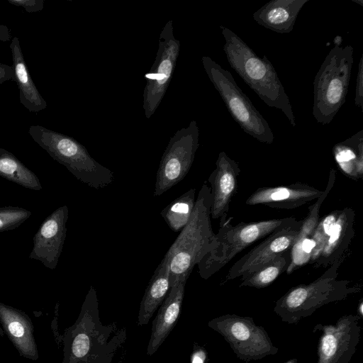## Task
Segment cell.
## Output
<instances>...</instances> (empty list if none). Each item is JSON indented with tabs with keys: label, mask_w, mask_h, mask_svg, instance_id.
I'll use <instances>...</instances> for the list:
<instances>
[{
	"label": "cell",
	"mask_w": 363,
	"mask_h": 363,
	"mask_svg": "<svg viewBox=\"0 0 363 363\" xmlns=\"http://www.w3.org/2000/svg\"><path fill=\"white\" fill-rule=\"evenodd\" d=\"M28 133L52 159L64 165L80 182L96 189L112 184V171L95 160L86 147L73 138L40 125H30Z\"/></svg>",
	"instance_id": "cell-7"
},
{
	"label": "cell",
	"mask_w": 363,
	"mask_h": 363,
	"mask_svg": "<svg viewBox=\"0 0 363 363\" xmlns=\"http://www.w3.org/2000/svg\"><path fill=\"white\" fill-rule=\"evenodd\" d=\"M291 264V249L286 250L273 260L248 275L242 277L240 287L263 289L272 284Z\"/></svg>",
	"instance_id": "cell-25"
},
{
	"label": "cell",
	"mask_w": 363,
	"mask_h": 363,
	"mask_svg": "<svg viewBox=\"0 0 363 363\" xmlns=\"http://www.w3.org/2000/svg\"><path fill=\"white\" fill-rule=\"evenodd\" d=\"M4 333L3 331V329L0 325V336H4Z\"/></svg>",
	"instance_id": "cell-38"
},
{
	"label": "cell",
	"mask_w": 363,
	"mask_h": 363,
	"mask_svg": "<svg viewBox=\"0 0 363 363\" xmlns=\"http://www.w3.org/2000/svg\"><path fill=\"white\" fill-rule=\"evenodd\" d=\"M334 159L339 168L352 179H362L363 175V130L333 148Z\"/></svg>",
	"instance_id": "cell-23"
},
{
	"label": "cell",
	"mask_w": 363,
	"mask_h": 363,
	"mask_svg": "<svg viewBox=\"0 0 363 363\" xmlns=\"http://www.w3.org/2000/svg\"><path fill=\"white\" fill-rule=\"evenodd\" d=\"M12 35L10 29L0 23V40L2 42H7L12 40Z\"/></svg>",
	"instance_id": "cell-34"
},
{
	"label": "cell",
	"mask_w": 363,
	"mask_h": 363,
	"mask_svg": "<svg viewBox=\"0 0 363 363\" xmlns=\"http://www.w3.org/2000/svg\"><path fill=\"white\" fill-rule=\"evenodd\" d=\"M309 0H271L252 14L260 26L278 33H289L294 29L297 16Z\"/></svg>",
	"instance_id": "cell-19"
},
{
	"label": "cell",
	"mask_w": 363,
	"mask_h": 363,
	"mask_svg": "<svg viewBox=\"0 0 363 363\" xmlns=\"http://www.w3.org/2000/svg\"><path fill=\"white\" fill-rule=\"evenodd\" d=\"M168 262L164 257L150 279L140 302L138 324L147 325L170 290Z\"/></svg>",
	"instance_id": "cell-22"
},
{
	"label": "cell",
	"mask_w": 363,
	"mask_h": 363,
	"mask_svg": "<svg viewBox=\"0 0 363 363\" xmlns=\"http://www.w3.org/2000/svg\"><path fill=\"white\" fill-rule=\"evenodd\" d=\"M223 49L233 69L269 107L281 110L291 126L296 125L289 97L278 74L266 56L260 57L230 28L220 26Z\"/></svg>",
	"instance_id": "cell-2"
},
{
	"label": "cell",
	"mask_w": 363,
	"mask_h": 363,
	"mask_svg": "<svg viewBox=\"0 0 363 363\" xmlns=\"http://www.w3.org/2000/svg\"><path fill=\"white\" fill-rule=\"evenodd\" d=\"M294 217L241 222L235 225L226 220L216 234V245L199 262V273L207 279L252 243L280 230L299 225Z\"/></svg>",
	"instance_id": "cell-6"
},
{
	"label": "cell",
	"mask_w": 363,
	"mask_h": 363,
	"mask_svg": "<svg viewBox=\"0 0 363 363\" xmlns=\"http://www.w3.org/2000/svg\"><path fill=\"white\" fill-rule=\"evenodd\" d=\"M357 311H358V313H359L357 315H359L362 318L363 316V302H362V300H361L359 303Z\"/></svg>",
	"instance_id": "cell-35"
},
{
	"label": "cell",
	"mask_w": 363,
	"mask_h": 363,
	"mask_svg": "<svg viewBox=\"0 0 363 363\" xmlns=\"http://www.w3.org/2000/svg\"><path fill=\"white\" fill-rule=\"evenodd\" d=\"M6 81H15L13 67L0 62V84Z\"/></svg>",
	"instance_id": "cell-33"
},
{
	"label": "cell",
	"mask_w": 363,
	"mask_h": 363,
	"mask_svg": "<svg viewBox=\"0 0 363 363\" xmlns=\"http://www.w3.org/2000/svg\"><path fill=\"white\" fill-rule=\"evenodd\" d=\"M301 223L277 231L236 261L228 270L222 284L245 277L259 269L286 250L291 249Z\"/></svg>",
	"instance_id": "cell-13"
},
{
	"label": "cell",
	"mask_w": 363,
	"mask_h": 363,
	"mask_svg": "<svg viewBox=\"0 0 363 363\" xmlns=\"http://www.w3.org/2000/svg\"><path fill=\"white\" fill-rule=\"evenodd\" d=\"M339 211L340 210L333 211L319 220L318 225L311 235V239L315 243V248L311 256L312 262H313L321 252L337 218Z\"/></svg>",
	"instance_id": "cell-28"
},
{
	"label": "cell",
	"mask_w": 363,
	"mask_h": 363,
	"mask_svg": "<svg viewBox=\"0 0 363 363\" xmlns=\"http://www.w3.org/2000/svg\"><path fill=\"white\" fill-rule=\"evenodd\" d=\"M0 176L26 189H43L37 175L25 166L13 153L0 147Z\"/></svg>",
	"instance_id": "cell-24"
},
{
	"label": "cell",
	"mask_w": 363,
	"mask_h": 363,
	"mask_svg": "<svg viewBox=\"0 0 363 363\" xmlns=\"http://www.w3.org/2000/svg\"><path fill=\"white\" fill-rule=\"evenodd\" d=\"M208 326L219 333L236 357L246 363L279 352L266 330L257 325L252 317L223 315L211 320Z\"/></svg>",
	"instance_id": "cell-9"
},
{
	"label": "cell",
	"mask_w": 363,
	"mask_h": 363,
	"mask_svg": "<svg viewBox=\"0 0 363 363\" xmlns=\"http://www.w3.org/2000/svg\"><path fill=\"white\" fill-rule=\"evenodd\" d=\"M240 168L238 163L224 151L218 154L216 168L208 177L211 184V218L220 219V224L227 219L230 203L238 187Z\"/></svg>",
	"instance_id": "cell-15"
},
{
	"label": "cell",
	"mask_w": 363,
	"mask_h": 363,
	"mask_svg": "<svg viewBox=\"0 0 363 363\" xmlns=\"http://www.w3.org/2000/svg\"><path fill=\"white\" fill-rule=\"evenodd\" d=\"M335 176L336 171L334 169H331L327 186L323 191L321 196L317 199V201L308 208L307 216L303 220H301V225L298 236L291 248L298 246L302 240L311 238V235L320 220L319 212L320 206L334 186Z\"/></svg>",
	"instance_id": "cell-27"
},
{
	"label": "cell",
	"mask_w": 363,
	"mask_h": 363,
	"mask_svg": "<svg viewBox=\"0 0 363 363\" xmlns=\"http://www.w3.org/2000/svg\"><path fill=\"white\" fill-rule=\"evenodd\" d=\"M0 325L21 357L33 361L39 358L34 326L24 311L0 302Z\"/></svg>",
	"instance_id": "cell-17"
},
{
	"label": "cell",
	"mask_w": 363,
	"mask_h": 363,
	"mask_svg": "<svg viewBox=\"0 0 363 363\" xmlns=\"http://www.w3.org/2000/svg\"><path fill=\"white\" fill-rule=\"evenodd\" d=\"M201 61L233 119L247 134L261 143L272 144L274 136L269 123L237 84L231 73L208 56H203Z\"/></svg>",
	"instance_id": "cell-8"
},
{
	"label": "cell",
	"mask_w": 363,
	"mask_h": 363,
	"mask_svg": "<svg viewBox=\"0 0 363 363\" xmlns=\"http://www.w3.org/2000/svg\"><path fill=\"white\" fill-rule=\"evenodd\" d=\"M186 281H180L171 287L152 321L147 354L152 355L169 335L180 316Z\"/></svg>",
	"instance_id": "cell-18"
},
{
	"label": "cell",
	"mask_w": 363,
	"mask_h": 363,
	"mask_svg": "<svg viewBox=\"0 0 363 363\" xmlns=\"http://www.w3.org/2000/svg\"><path fill=\"white\" fill-rule=\"evenodd\" d=\"M323 191L303 183L257 189L245 201L247 205H264L272 208L294 209L319 198Z\"/></svg>",
	"instance_id": "cell-16"
},
{
	"label": "cell",
	"mask_w": 363,
	"mask_h": 363,
	"mask_svg": "<svg viewBox=\"0 0 363 363\" xmlns=\"http://www.w3.org/2000/svg\"><path fill=\"white\" fill-rule=\"evenodd\" d=\"M31 216V211L19 206L0 207V233L13 230Z\"/></svg>",
	"instance_id": "cell-29"
},
{
	"label": "cell",
	"mask_w": 363,
	"mask_h": 363,
	"mask_svg": "<svg viewBox=\"0 0 363 363\" xmlns=\"http://www.w3.org/2000/svg\"><path fill=\"white\" fill-rule=\"evenodd\" d=\"M68 207L62 206L50 214L33 236L29 258L55 269L62 252L67 233Z\"/></svg>",
	"instance_id": "cell-14"
},
{
	"label": "cell",
	"mask_w": 363,
	"mask_h": 363,
	"mask_svg": "<svg viewBox=\"0 0 363 363\" xmlns=\"http://www.w3.org/2000/svg\"><path fill=\"white\" fill-rule=\"evenodd\" d=\"M211 188L203 184L188 223L164 257L169 264L170 287L180 281H186L194 266L216 245L211 221Z\"/></svg>",
	"instance_id": "cell-3"
},
{
	"label": "cell",
	"mask_w": 363,
	"mask_h": 363,
	"mask_svg": "<svg viewBox=\"0 0 363 363\" xmlns=\"http://www.w3.org/2000/svg\"><path fill=\"white\" fill-rule=\"evenodd\" d=\"M359 315H345L335 324H316L313 333L321 332L318 339L317 363H350L360 338Z\"/></svg>",
	"instance_id": "cell-12"
},
{
	"label": "cell",
	"mask_w": 363,
	"mask_h": 363,
	"mask_svg": "<svg viewBox=\"0 0 363 363\" xmlns=\"http://www.w3.org/2000/svg\"><path fill=\"white\" fill-rule=\"evenodd\" d=\"M180 49V42L174 33L173 21H169L162 28L155 62L145 74L143 110L146 118L155 113L161 104L173 77Z\"/></svg>",
	"instance_id": "cell-11"
},
{
	"label": "cell",
	"mask_w": 363,
	"mask_h": 363,
	"mask_svg": "<svg viewBox=\"0 0 363 363\" xmlns=\"http://www.w3.org/2000/svg\"><path fill=\"white\" fill-rule=\"evenodd\" d=\"M353 54L352 45L334 44L315 74L312 115L322 125L330 123L346 101Z\"/></svg>",
	"instance_id": "cell-5"
},
{
	"label": "cell",
	"mask_w": 363,
	"mask_h": 363,
	"mask_svg": "<svg viewBox=\"0 0 363 363\" xmlns=\"http://www.w3.org/2000/svg\"><path fill=\"white\" fill-rule=\"evenodd\" d=\"M341 259L335 260L315 280L291 288L276 301L273 311L281 321L297 325L318 308L343 301L361 290L359 286L352 285L350 281L337 279Z\"/></svg>",
	"instance_id": "cell-4"
},
{
	"label": "cell",
	"mask_w": 363,
	"mask_h": 363,
	"mask_svg": "<svg viewBox=\"0 0 363 363\" xmlns=\"http://www.w3.org/2000/svg\"><path fill=\"white\" fill-rule=\"evenodd\" d=\"M13 6L23 8L28 13L41 11L44 8V0H7Z\"/></svg>",
	"instance_id": "cell-31"
},
{
	"label": "cell",
	"mask_w": 363,
	"mask_h": 363,
	"mask_svg": "<svg viewBox=\"0 0 363 363\" xmlns=\"http://www.w3.org/2000/svg\"><path fill=\"white\" fill-rule=\"evenodd\" d=\"M207 357L206 349L195 342L190 357V363H206Z\"/></svg>",
	"instance_id": "cell-32"
},
{
	"label": "cell",
	"mask_w": 363,
	"mask_h": 363,
	"mask_svg": "<svg viewBox=\"0 0 363 363\" xmlns=\"http://www.w3.org/2000/svg\"><path fill=\"white\" fill-rule=\"evenodd\" d=\"M354 104L363 111V55H362L359 65L356 80Z\"/></svg>",
	"instance_id": "cell-30"
},
{
	"label": "cell",
	"mask_w": 363,
	"mask_h": 363,
	"mask_svg": "<svg viewBox=\"0 0 363 363\" xmlns=\"http://www.w3.org/2000/svg\"><path fill=\"white\" fill-rule=\"evenodd\" d=\"M352 1L356 4H359L361 6H363V1L362 0H357V1L352 0Z\"/></svg>",
	"instance_id": "cell-37"
},
{
	"label": "cell",
	"mask_w": 363,
	"mask_h": 363,
	"mask_svg": "<svg viewBox=\"0 0 363 363\" xmlns=\"http://www.w3.org/2000/svg\"><path fill=\"white\" fill-rule=\"evenodd\" d=\"M196 189H190L177 198L160 213L169 228L181 231L188 223L196 203Z\"/></svg>",
	"instance_id": "cell-26"
},
{
	"label": "cell",
	"mask_w": 363,
	"mask_h": 363,
	"mask_svg": "<svg viewBox=\"0 0 363 363\" xmlns=\"http://www.w3.org/2000/svg\"><path fill=\"white\" fill-rule=\"evenodd\" d=\"M284 363H298V360L296 358H291L285 362Z\"/></svg>",
	"instance_id": "cell-36"
},
{
	"label": "cell",
	"mask_w": 363,
	"mask_h": 363,
	"mask_svg": "<svg viewBox=\"0 0 363 363\" xmlns=\"http://www.w3.org/2000/svg\"><path fill=\"white\" fill-rule=\"evenodd\" d=\"M199 139L196 121H191L170 138L157 172L154 196L162 195L186 177L194 160Z\"/></svg>",
	"instance_id": "cell-10"
},
{
	"label": "cell",
	"mask_w": 363,
	"mask_h": 363,
	"mask_svg": "<svg viewBox=\"0 0 363 363\" xmlns=\"http://www.w3.org/2000/svg\"><path fill=\"white\" fill-rule=\"evenodd\" d=\"M15 82L19 90L21 104L30 112L38 113L47 108L43 98L30 77L20 45L19 38L13 37L10 44Z\"/></svg>",
	"instance_id": "cell-21"
},
{
	"label": "cell",
	"mask_w": 363,
	"mask_h": 363,
	"mask_svg": "<svg viewBox=\"0 0 363 363\" xmlns=\"http://www.w3.org/2000/svg\"><path fill=\"white\" fill-rule=\"evenodd\" d=\"M125 340V328L101 323L96 292L91 286L78 318L61 335L62 363H113Z\"/></svg>",
	"instance_id": "cell-1"
},
{
	"label": "cell",
	"mask_w": 363,
	"mask_h": 363,
	"mask_svg": "<svg viewBox=\"0 0 363 363\" xmlns=\"http://www.w3.org/2000/svg\"><path fill=\"white\" fill-rule=\"evenodd\" d=\"M354 211L349 207L340 210L323 250L313 262L317 267H327L335 260L342 259L354 236Z\"/></svg>",
	"instance_id": "cell-20"
}]
</instances>
